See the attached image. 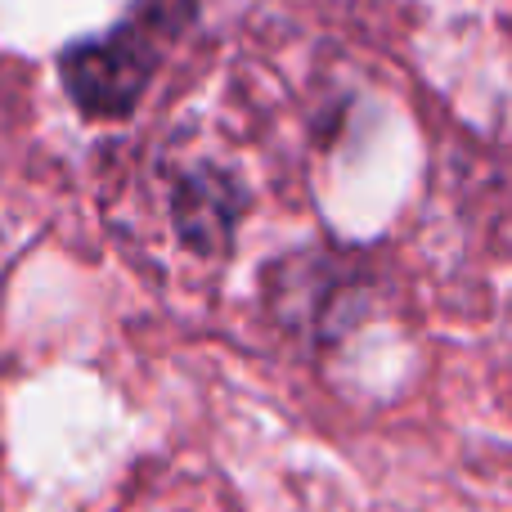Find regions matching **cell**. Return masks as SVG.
I'll return each instance as SVG.
<instances>
[{"mask_svg": "<svg viewBox=\"0 0 512 512\" xmlns=\"http://www.w3.org/2000/svg\"><path fill=\"white\" fill-rule=\"evenodd\" d=\"M194 14V0H140V18H135V27H144V32H180V23Z\"/></svg>", "mask_w": 512, "mask_h": 512, "instance_id": "3", "label": "cell"}, {"mask_svg": "<svg viewBox=\"0 0 512 512\" xmlns=\"http://www.w3.org/2000/svg\"><path fill=\"white\" fill-rule=\"evenodd\" d=\"M153 50L149 32L135 23L117 27L104 41H81L63 54V86L72 90L81 113L90 117H126L140 104L144 86L153 77Z\"/></svg>", "mask_w": 512, "mask_h": 512, "instance_id": "1", "label": "cell"}, {"mask_svg": "<svg viewBox=\"0 0 512 512\" xmlns=\"http://www.w3.org/2000/svg\"><path fill=\"white\" fill-rule=\"evenodd\" d=\"M225 203H230V185L225 180H189L185 189H180V230H185V239L194 243V248L212 252L225 243V234H230L234 225V212H225Z\"/></svg>", "mask_w": 512, "mask_h": 512, "instance_id": "2", "label": "cell"}]
</instances>
